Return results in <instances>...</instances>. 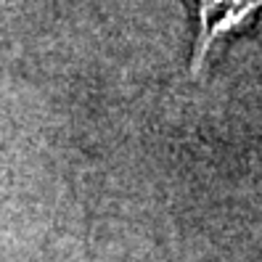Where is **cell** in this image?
I'll return each instance as SVG.
<instances>
[{
  "instance_id": "6da1fadb",
  "label": "cell",
  "mask_w": 262,
  "mask_h": 262,
  "mask_svg": "<svg viewBox=\"0 0 262 262\" xmlns=\"http://www.w3.org/2000/svg\"><path fill=\"white\" fill-rule=\"evenodd\" d=\"M262 6V0H199V40H196V58L193 69L202 67L207 51L223 35L241 27L252 13Z\"/></svg>"
}]
</instances>
